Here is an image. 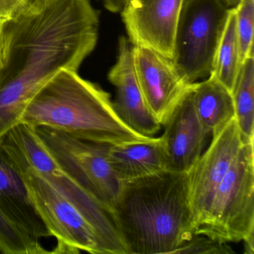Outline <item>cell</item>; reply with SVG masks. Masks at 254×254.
I'll list each match as a JSON object with an SVG mask.
<instances>
[{
    "instance_id": "1",
    "label": "cell",
    "mask_w": 254,
    "mask_h": 254,
    "mask_svg": "<svg viewBox=\"0 0 254 254\" xmlns=\"http://www.w3.org/2000/svg\"><path fill=\"white\" fill-rule=\"evenodd\" d=\"M90 0H29L5 23L0 69V138L20 124L35 95L62 69L78 71L99 38Z\"/></svg>"
},
{
    "instance_id": "2",
    "label": "cell",
    "mask_w": 254,
    "mask_h": 254,
    "mask_svg": "<svg viewBox=\"0 0 254 254\" xmlns=\"http://www.w3.org/2000/svg\"><path fill=\"white\" fill-rule=\"evenodd\" d=\"M113 212L127 254H175L195 231L188 172L122 182Z\"/></svg>"
},
{
    "instance_id": "3",
    "label": "cell",
    "mask_w": 254,
    "mask_h": 254,
    "mask_svg": "<svg viewBox=\"0 0 254 254\" xmlns=\"http://www.w3.org/2000/svg\"><path fill=\"white\" fill-rule=\"evenodd\" d=\"M20 123L46 126L78 139L109 145L149 138L120 120L109 93L70 69H62L39 90Z\"/></svg>"
},
{
    "instance_id": "4",
    "label": "cell",
    "mask_w": 254,
    "mask_h": 254,
    "mask_svg": "<svg viewBox=\"0 0 254 254\" xmlns=\"http://www.w3.org/2000/svg\"><path fill=\"white\" fill-rule=\"evenodd\" d=\"M0 144L15 164L36 171L81 212L97 236L101 254H127L112 211L62 170L40 140L35 127L20 123L0 138Z\"/></svg>"
},
{
    "instance_id": "5",
    "label": "cell",
    "mask_w": 254,
    "mask_h": 254,
    "mask_svg": "<svg viewBox=\"0 0 254 254\" xmlns=\"http://www.w3.org/2000/svg\"><path fill=\"white\" fill-rule=\"evenodd\" d=\"M194 235L223 243L254 238V142L242 144Z\"/></svg>"
},
{
    "instance_id": "6",
    "label": "cell",
    "mask_w": 254,
    "mask_h": 254,
    "mask_svg": "<svg viewBox=\"0 0 254 254\" xmlns=\"http://www.w3.org/2000/svg\"><path fill=\"white\" fill-rule=\"evenodd\" d=\"M230 9L221 0H184L172 60L191 84L210 74Z\"/></svg>"
},
{
    "instance_id": "7",
    "label": "cell",
    "mask_w": 254,
    "mask_h": 254,
    "mask_svg": "<svg viewBox=\"0 0 254 254\" xmlns=\"http://www.w3.org/2000/svg\"><path fill=\"white\" fill-rule=\"evenodd\" d=\"M34 127L62 170L113 212L121 182L116 178L108 161L109 144L78 139L46 126Z\"/></svg>"
},
{
    "instance_id": "8",
    "label": "cell",
    "mask_w": 254,
    "mask_h": 254,
    "mask_svg": "<svg viewBox=\"0 0 254 254\" xmlns=\"http://www.w3.org/2000/svg\"><path fill=\"white\" fill-rule=\"evenodd\" d=\"M31 199L52 236L80 251L101 254L99 239L81 212L36 171L18 166Z\"/></svg>"
},
{
    "instance_id": "9",
    "label": "cell",
    "mask_w": 254,
    "mask_h": 254,
    "mask_svg": "<svg viewBox=\"0 0 254 254\" xmlns=\"http://www.w3.org/2000/svg\"><path fill=\"white\" fill-rule=\"evenodd\" d=\"M242 144L236 119H233L212 136L207 150L189 171L190 206L195 231L206 220L217 190Z\"/></svg>"
},
{
    "instance_id": "10",
    "label": "cell",
    "mask_w": 254,
    "mask_h": 254,
    "mask_svg": "<svg viewBox=\"0 0 254 254\" xmlns=\"http://www.w3.org/2000/svg\"><path fill=\"white\" fill-rule=\"evenodd\" d=\"M133 56L147 106L163 126L193 83L186 78L172 59L153 50L133 46Z\"/></svg>"
},
{
    "instance_id": "11",
    "label": "cell",
    "mask_w": 254,
    "mask_h": 254,
    "mask_svg": "<svg viewBox=\"0 0 254 254\" xmlns=\"http://www.w3.org/2000/svg\"><path fill=\"white\" fill-rule=\"evenodd\" d=\"M184 0H127L121 11L133 46L173 59L175 35Z\"/></svg>"
},
{
    "instance_id": "12",
    "label": "cell",
    "mask_w": 254,
    "mask_h": 254,
    "mask_svg": "<svg viewBox=\"0 0 254 254\" xmlns=\"http://www.w3.org/2000/svg\"><path fill=\"white\" fill-rule=\"evenodd\" d=\"M133 45L126 37H120L115 64L108 72L115 87L114 111L126 126L141 136L154 137L162 126L147 106L135 72Z\"/></svg>"
},
{
    "instance_id": "13",
    "label": "cell",
    "mask_w": 254,
    "mask_h": 254,
    "mask_svg": "<svg viewBox=\"0 0 254 254\" xmlns=\"http://www.w3.org/2000/svg\"><path fill=\"white\" fill-rule=\"evenodd\" d=\"M163 126L165 130L160 139L167 160V170L188 172L201 155L209 136L196 114L191 90Z\"/></svg>"
},
{
    "instance_id": "14",
    "label": "cell",
    "mask_w": 254,
    "mask_h": 254,
    "mask_svg": "<svg viewBox=\"0 0 254 254\" xmlns=\"http://www.w3.org/2000/svg\"><path fill=\"white\" fill-rule=\"evenodd\" d=\"M0 207L25 233L34 239L50 237L31 199L21 172L0 144Z\"/></svg>"
},
{
    "instance_id": "15",
    "label": "cell",
    "mask_w": 254,
    "mask_h": 254,
    "mask_svg": "<svg viewBox=\"0 0 254 254\" xmlns=\"http://www.w3.org/2000/svg\"><path fill=\"white\" fill-rule=\"evenodd\" d=\"M108 157L116 178L121 183L167 170L160 137L110 145Z\"/></svg>"
},
{
    "instance_id": "16",
    "label": "cell",
    "mask_w": 254,
    "mask_h": 254,
    "mask_svg": "<svg viewBox=\"0 0 254 254\" xmlns=\"http://www.w3.org/2000/svg\"><path fill=\"white\" fill-rule=\"evenodd\" d=\"M191 97L197 117L209 136L219 133L235 119L233 95L215 77L193 83Z\"/></svg>"
},
{
    "instance_id": "17",
    "label": "cell",
    "mask_w": 254,
    "mask_h": 254,
    "mask_svg": "<svg viewBox=\"0 0 254 254\" xmlns=\"http://www.w3.org/2000/svg\"><path fill=\"white\" fill-rule=\"evenodd\" d=\"M232 95L242 143L254 142V56L242 62Z\"/></svg>"
},
{
    "instance_id": "18",
    "label": "cell",
    "mask_w": 254,
    "mask_h": 254,
    "mask_svg": "<svg viewBox=\"0 0 254 254\" xmlns=\"http://www.w3.org/2000/svg\"><path fill=\"white\" fill-rule=\"evenodd\" d=\"M242 64L236 32V14L234 8H232L209 75L215 77L232 93Z\"/></svg>"
},
{
    "instance_id": "19",
    "label": "cell",
    "mask_w": 254,
    "mask_h": 254,
    "mask_svg": "<svg viewBox=\"0 0 254 254\" xmlns=\"http://www.w3.org/2000/svg\"><path fill=\"white\" fill-rule=\"evenodd\" d=\"M0 253L3 254H44L39 239L20 230L0 207Z\"/></svg>"
},
{
    "instance_id": "20",
    "label": "cell",
    "mask_w": 254,
    "mask_h": 254,
    "mask_svg": "<svg viewBox=\"0 0 254 254\" xmlns=\"http://www.w3.org/2000/svg\"><path fill=\"white\" fill-rule=\"evenodd\" d=\"M242 62L254 56V0H241L234 7Z\"/></svg>"
},
{
    "instance_id": "21",
    "label": "cell",
    "mask_w": 254,
    "mask_h": 254,
    "mask_svg": "<svg viewBox=\"0 0 254 254\" xmlns=\"http://www.w3.org/2000/svg\"><path fill=\"white\" fill-rule=\"evenodd\" d=\"M175 254H234L227 243L217 242L202 235H194L190 242L179 248Z\"/></svg>"
},
{
    "instance_id": "22",
    "label": "cell",
    "mask_w": 254,
    "mask_h": 254,
    "mask_svg": "<svg viewBox=\"0 0 254 254\" xmlns=\"http://www.w3.org/2000/svg\"><path fill=\"white\" fill-rule=\"evenodd\" d=\"M29 0H0V20L7 23L16 17Z\"/></svg>"
},
{
    "instance_id": "23",
    "label": "cell",
    "mask_w": 254,
    "mask_h": 254,
    "mask_svg": "<svg viewBox=\"0 0 254 254\" xmlns=\"http://www.w3.org/2000/svg\"><path fill=\"white\" fill-rule=\"evenodd\" d=\"M5 23L0 20V69H2L6 53V39H5Z\"/></svg>"
},
{
    "instance_id": "24",
    "label": "cell",
    "mask_w": 254,
    "mask_h": 254,
    "mask_svg": "<svg viewBox=\"0 0 254 254\" xmlns=\"http://www.w3.org/2000/svg\"><path fill=\"white\" fill-rule=\"evenodd\" d=\"M104 6L112 13H121L127 0H102Z\"/></svg>"
},
{
    "instance_id": "25",
    "label": "cell",
    "mask_w": 254,
    "mask_h": 254,
    "mask_svg": "<svg viewBox=\"0 0 254 254\" xmlns=\"http://www.w3.org/2000/svg\"><path fill=\"white\" fill-rule=\"evenodd\" d=\"M80 252L81 251L79 249L72 245L64 242H58L57 246L50 253L57 254H79Z\"/></svg>"
},
{
    "instance_id": "26",
    "label": "cell",
    "mask_w": 254,
    "mask_h": 254,
    "mask_svg": "<svg viewBox=\"0 0 254 254\" xmlns=\"http://www.w3.org/2000/svg\"><path fill=\"white\" fill-rule=\"evenodd\" d=\"M222 3L228 8H234L239 3L241 0H221Z\"/></svg>"
}]
</instances>
